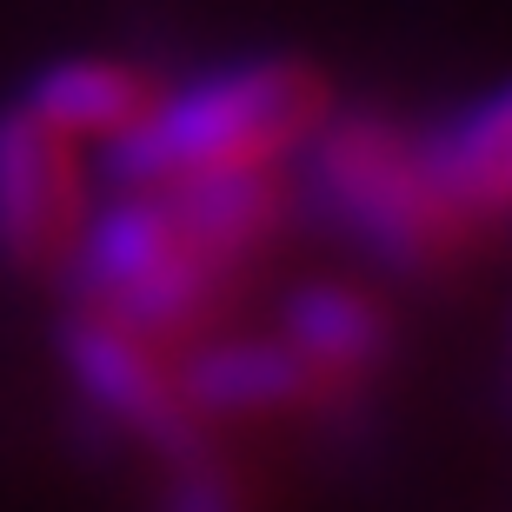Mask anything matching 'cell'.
<instances>
[{
    "label": "cell",
    "instance_id": "obj_1",
    "mask_svg": "<svg viewBox=\"0 0 512 512\" xmlns=\"http://www.w3.org/2000/svg\"><path fill=\"white\" fill-rule=\"evenodd\" d=\"M333 114V80L313 60L260 54L160 94L120 140H107V173L120 187H160L207 167H273L300 153Z\"/></svg>",
    "mask_w": 512,
    "mask_h": 512
},
{
    "label": "cell",
    "instance_id": "obj_2",
    "mask_svg": "<svg viewBox=\"0 0 512 512\" xmlns=\"http://www.w3.org/2000/svg\"><path fill=\"white\" fill-rule=\"evenodd\" d=\"M306 180L313 200L333 213V227L399 273L453 260L459 233H473L433 187L419 140H406L380 114H326L320 133L306 140Z\"/></svg>",
    "mask_w": 512,
    "mask_h": 512
},
{
    "label": "cell",
    "instance_id": "obj_3",
    "mask_svg": "<svg viewBox=\"0 0 512 512\" xmlns=\"http://www.w3.org/2000/svg\"><path fill=\"white\" fill-rule=\"evenodd\" d=\"M67 260L87 306L147 340L193 326L227 280V266H213L193 247V233L173 220V207L153 187H127V200L80 220Z\"/></svg>",
    "mask_w": 512,
    "mask_h": 512
},
{
    "label": "cell",
    "instance_id": "obj_4",
    "mask_svg": "<svg viewBox=\"0 0 512 512\" xmlns=\"http://www.w3.org/2000/svg\"><path fill=\"white\" fill-rule=\"evenodd\" d=\"M60 360L74 373L80 399L107 426L133 433L140 446H153L167 459L200 453V419L180 399V373L153 353L147 333H133V326L87 306V320H67V333H60Z\"/></svg>",
    "mask_w": 512,
    "mask_h": 512
},
{
    "label": "cell",
    "instance_id": "obj_5",
    "mask_svg": "<svg viewBox=\"0 0 512 512\" xmlns=\"http://www.w3.org/2000/svg\"><path fill=\"white\" fill-rule=\"evenodd\" d=\"M87 220L80 140L14 100L0 114V260L7 266H54L74 253Z\"/></svg>",
    "mask_w": 512,
    "mask_h": 512
},
{
    "label": "cell",
    "instance_id": "obj_6",
    "mask_svg": "<svg viewBox=\"0 0 512 512\" xmlns=\"http://www.w3.org/2000/svg\"><path fill=\"white\" fill-rule=\"evenodd\" d=\"M160 200L173 207V220L193 233V247L213 266H240L247 253H260L286 220V187L273 180V167H207L160 180Z\"/></svg>",
    "mask_w": 512,
    "mask_h": 512
},
{
    "label": "cell",
    "instance_id": "obj_7",
    "mask_svg": "<svg viewBox=\"0 0 512 512\" xmlns=\"http://www.w3.org/2000/svg\"><path fill=\"white\" fill-rule=\"evenodd\" d=\"M419 160L433 173V187L446 193V207L466 227H493L512 200V120H506V94H479L459 114H446L426 140Z\"/></svg>",
    "mask_w": 512,
    "mask_h": 512
},
{
    "label": "cell",
    "instance_id": "obj_8",
    "mask_svg": "<svg viewBox=\"0 0 512 512\" xmlns=\"http://www.w3.org/2000/svg\"><path fill=\"white\" fill-rule=\"evenodd\" d=\"M320 393L313 366L286 340H227L207 346L180 373V399L193 419H260V413H293Z\"/></svg>",
    "mask_w": 512,
    "mask_h": 512
},
{
    "label": "cell",
    "instance_id": "obj_9",
    "mask_svg": "<svg viewBox=\"0 0 512 512\" xmlns=\"http://www.w3.org/2000/svg\"><path fill=\"white\" fill-rule=\"evenodd\" d=\"M320 386H346L380 373L393 353V320L380 300H366L360 286H300L286 300V333H280Z\"/></svg>",
    "mask_w": 512,
    "mask_h": 512
},
{
    "label": "cell",
    "instance_id": "obj_10",
    "mask_svg": "<svg viewBox=\"0 0 512 512\" xmlns=\"http://www.w3.org/2000/svg\"><path fill=\"white\" fill-rule=\"evenodd\" d=\"M153 100H160V87H153L147 67L107 60V54L54 60V67L34 74V87H27V107H34L47 127H60L67 140H100V147L120 140Z\"/></svg>",
    "mask_w": 512,
    "mask_h": 512
},
{
    "label": "cell",
    "instance_id": "obj_11",
    "mask_svg": "<svg viewBox=\"0 0 512 512\" xmlns=\"http://www.w3.org/2000/svg\"><path fill=\"white\" fill-rule=\"evenodd\" d=\"M173 466H180V473H173L160 512H247V493H240V486H233V473H220L213 459L180 453Z\"/></svg>",
    "mask_w": 512,
    "mask_h": 512
}]
</instances>
